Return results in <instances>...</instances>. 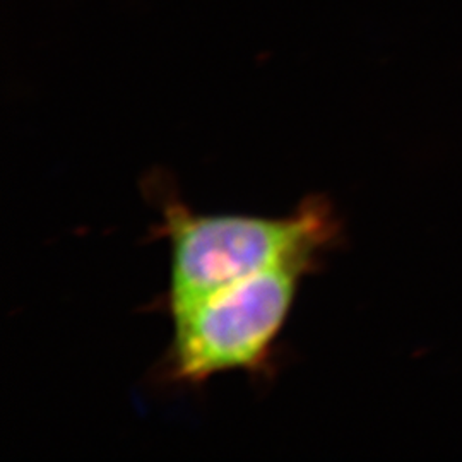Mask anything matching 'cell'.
I'll return each mask as SVG.
<instances>
[{
  "label": "cell",
  "mask_w": 462,
  "mask_h": 462,
  "mask_svg": "<svg viewBox=\"0 0 462 462\" xmlns=\"http://www.w3.org/2000/svg\"><path fill=\"white\" fill-rule=\"evenodd\" d=\"M160 213L154 238L170 248L163 310L171 312L301 252L329 254L343 244V223L322 194L303 199L291 215H200L163 171L143 185Z\"/></svg>",
  "instance_id": "6da1fadb"
},
{
  "label": "cell",
  "mask_w": 462,
  "mask_h": 462,
  "mask_svg": "<svg viewBox=\"0 0 462 462\" xmlns=\"http://www.w3.org/2000/svg\"><path fill=\"white\" fill-rule=\"evenodd\" d=\"M324 257L322 252H301L168 312L173 332L162 365L163 379L199 387L230 372L255 377L271 372L300 286Z\"/></svg>",
  "instance_id": "7a4b0ae2"
}]
</instances>
